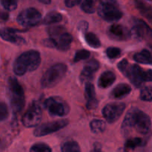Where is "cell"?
<instances>
[{"label":"cell","instance_id":"obj_1","mask_svg":"<svg viewBox=\"0 0 152 152\" xmlns=\"http://www.w3.org/2000/svg\"><path fill=\"white\" fill-rule=\"evenodd\" d=\"M151 128L150 117L138 108H132L128 111L122 126V129L125 132L134 129L137 133L143 135L149 133Z\"/></svg>","mask_w":152,"mask_h":152},{"label":"cell","instance_id":"obj_2","mask_svg":"<svg viewBox=\"0 0 152 152\" xmlns=\"http://www.w3.org/2000/svg\"><path fill=\"white\" fill-rule=\"evenodd\" d=\"M119 70L124 74L132 84L136 87H140L145 82H152V71H144L137 64L131 65L127 59H123L119 62Z\"/></svg>","mask_w":152,"mask_h":152},{"label":"cell","instance_id":"obj_3","mask_svg":"<svg viewBox=\"0 0 152 152\" xmlns=\"http://www.w3.org/2000/svg\"><path fill=\"white\" fill-rule=\"evenodd\" d=\"M41 63V56L37 50H28L18 56L13 63V72L18 76H22L27 72H31L38 68Z\"/></svg>","mask_w":152,"mask_h":152},{"label":"cell","instance_id":"obj_4","mask_svg":"<svg viewBox=\"0 0 152 152\" xmlns=\"http://www.w3.org/2000/svg\"><path fill=\"white\" fill-rule=\"evenodd\" d=\"M50 39L44 42L48 47L56 48L62 51L68 50L73 41L71 34L65 31V28L61 26L51 27L48 30Z\"/></svg>","mask_w":152,"mask_h":152},{"label":"cell","instance_id":"obj_5","mask_svg":"<svg viewBox=\"0 0 152 152\" xmlns=\"http://www.w3.org/2000/svg\"><path fill=\"white\" fill-rule=\"evenodd\" d=\"M7 92L13 112L14 114L20 112L25 106V96L23 88L16 79L13 77L9 78Z\"/></svg>","mask_w":152,"mask_h":152},{"label":"cell","instance_id":"obj_6","mask_svg":"<svg viewBox=\"0 0 152 152\" xmlns=\"http://www.w3.org/2000/svg\"><path fill=\"white\" fill-rule=\"evenodd\" d=\"M66 65L56 63L52 65L43 74L41 79V85L44 88H50L59 84L65 77L67 72Z\"/></svg>","mask_w":152,"mask_h":152},{"label":"cell","instance_id":"obj_7","mask_svg":"<svg viewBox=\"0 0 152 152\" xmlns=\"http://www.w3.org/2000/svg\"><path fill=\"white\" fill-rule=\"evenodd\" d=\"M44 105L49 114L52 116L64 117L70 111V108L67 102L56 96L48 98L45 101Z\"/></svg>","mask_w":152,"mask_h":152},{"label":"cell","instance_id":"obj_8","mask_svg":"<svg viewBox=\"0 0 152 152\" xmlns=\"http://www.w3.org/2000/svg\"><path fill=\"white\" fill-rule=\"evenodd\" d=\"M41 13L34 7L23 10L17 16L18 23L24 27L35 26L41 22Z\"/></svg>","mask_w":152,"mask_h":152},{"label":"cell","instance_id":"obj_9","mask_svg":"<svg viewBox=\"0 0 152 152\" xmlns=\"http://www.w3.org/2000/svg\"><path fill=\"white\" fill-rule=\"evenodd\" d=\"M42 109L37 102H34L22 117V124L27 128L35 127L39 125L42 119Z\"/></svg>","mask_w":152,"mask_h":152},{"label":"cell","instance_id":"obj_10","mask_svg":"<svg viewBox=\"0 0 152 152\" xmlns=\"http://www.w3.org/2000/svg\"><path fill=\"white\" fill-rule=\"evenodd\" d=\"M98 15L107 22H116L123 17V12L117 7V4L101 3L97 8Z\"/></svg>","mask_w":152,"mask_h":152},{"label":"cell","instance_id":"obj_11","mask_svg":"<svg viewBox=\"0 0 152 152\" xmlns=\"http://www.w3.org/2000/svg\"><path fill=\"white\" fill-rule=\"evenodd\" d=\"M68 124V120H58L50 123H44L36 128L34 132V135L37 137L46 136L61 130Z\"/></svg>","mask_w":152,"mask_h":152},{"label":"cell","instance_id":"obj_12","mask_svg":"<svg viewBox=\"0 0 152 152\" xmlns=\"http://www.w3.org/2000/svg\"><path fill=\"white\" fill-rule=\"evenodd\" d=\"M126 105L123 102H114L105 105L102 109V115L108 123H114L124 112Z\"/></svg>","mask_w":152,"mask_h":152},{"label":"cell","instance_id":"obj_13","mask_svg":"<svg viewBox=\"0 0 152 152\" xmlns=\"http://www.w3.org/2000/svg\"><path fill=\"white\" fill-rule=\"evenodd\" d=\"M132 32L137 38L143 40H152V29L142 19L134 18Z\"/></svg>","mask_w":152,"mask_h":152},{"label":"cell","instance_id":"obj_14","mask_svg":"<svg viewBox=\"0 0 152 152\" xmlns=\"http://www.w3.org/2000/svg\"><path fill=\"white\" fill-rule=\"evenodd\" d=\"M108 35L110 38L117 41H126L131 37V31L127 28L120 24H113L108 30Z\"/></svg>","mask_w":152,"mask_h":152},{"label":"cell","instance_id":"obj_15","mask_svg":"<svg viewBox=\"0 0 152 152\" xmlns=\"http://www.w3.org/2000/svg\"><path fill=\"white\" fill-rule=\"evenodd\" d=\"M99 68V62L96 59H92L89 60L85 65L84 68L81 72L80 76V81L82 83L88 82L93 79L94 73L96 72Z\"/></svg>","mask_w":152,"mask_h":152},{"label":"cell","instance_id":"obj_16","mask_svg":"<svg viewBox=\"0 0 152 152\" xmlns=\"http://www.w3.org/2000/svg\"><path fill=\"white\" fill-rule=\"evenodd\" d=\"M85 96H86V106L89 110L94 109L98 105V100L96 97V92H95L94 86L92 83H86L85 87Z\"/></svg>","mask_w":152,"mask_h":152},{"label":"cell","instance_id":"obj_17","mask_svg":"<svg viewBox=\"0 0 152 152\" xmlns=\"http://www.w3.org/2000/svg\"><path fill=\"white\" fill-rule=\"evenodd\" d=\"M1 37L5 41L16 45H21L25 42V39L17 34V31L13 28H5L1 29Z\"/></svg>","mask_w":152,"mask_h":152},{"label":"cell","instance_id":"obj_18","mask_svg":"<svg viewBox=\"0 0 152 152\" xmlns=\"http://www.w3.org/2000/svg\"><path fill=\"white\" fill-rule=\"evenodd\" d=\"M132 88L129 85L126 83H120L111 91L110 96L112 99H121L128 96L130 94Z\"/></svg>","mask_w":152,"mask_h":152},{"label":"cell","instance_id":"obj_19","mask_svg":"<svg viewBox=\"0 0 152 152\" xmlns=\"http://www.w3.org/2000/svg\"><path fill=\"white\" fill-rule=\"evenodd\" d=\"M116 80V75L111 71L102 73L98 80V86L100 88H108L112 86Z\"/></svg>","mask_w":152,"mask_h":152},{"label":"cell","instance_id":"obj_20","mask_svg":"<svg viewBox=\"0 0 152 152\" xmlns=\"http://www.w3.org/2000/svg\"><path fill=\"white\" fill-rule=\"evenodd\" d=\"M134 59L139 63L152 65V53L147 49H144L142 51L135 53Z\"/></svg>","mask_w":152,"mask_h":152},{"label":"cell","instance_id":"obj_21","mask_svg":"<svg viewBox=\"0 0 152 152\" xmlns=\"http://www.w3.org/2000/svg\"><path fill=\"white\" fill-rule=\"evenodd\" d=\"M62 19V15L57 11H50L48 13L43 19L45 25H51L61 22Z\"/></svg>","mask_w":152,"mask_h":152},{"label":"cell","instance_id":"obj_22","mask_svg":"<svg viewBox=\"0 0 152 152\" xmlns=\"http://www.w3.org/2000/svg\"><path fill=\"white\" fill-rule=\"evenodd\" d=\"M136 5L142 15L148 19L152 18V7L141 0H136Z\"/></svg>","mask_w":152,"mask_h":152},{"label":"cell","instance_id":"obj_23","mask_svg":"<svg viewBox=\"0 0 152 152\" xmlns=\"http://www.w3.org/2000/svg\"><path fill=\"white\" fill-rule=\"evenodd\" d=\"M85 40L87 44L93 48H99L101 46V42L97 36L91 32L86 33L85 34Z\"/></svg>","mask_w":152,"mask_h":152},{"label":"cell","instance_id":"obj_24","mask_svg":"<svg viewBox=\"0 0 152 152\" xmlns=\"http://www.w3.org/2000/svg\"><path fill=\"white\" fill-rule=\"evenodd\" d=\"M91 130L94 134L102 133L105 130V122L101 120H93L90 123Z\"/></svg>","mask_w":152,"mask_h":152},{"label":"cell","instance_id":"obj_25","mask_svg":"<svg viewBox=\"0 0 152 152\" xmlns=\"http://www.w3.org/2000/svg\"><path fill=\"white\" fill-rule=\"evenodd\" d=\"M96 0H82L81 9L86 13H93L96 10Z\"/></svg>","mask_w":152,"mask_h":152},{"label":"cell","instance_id":"obj_26","mask_svg":"<svg viewBox=\"0 0 152 152\" xmlns=\"http://www.w3.org/2000/svg\"><path fill=\"white\" fill-rule=\"evenodd\" d=\"M61 151L63 152H77L80 151L79 144L75 141H67L61 145Z\"/></svg>","mask_w":152,"mask_h":152},{"label":"cell","instance_id":"obj_27","mask_svg":"<svg viewBox=\"0 0 152 152\" xmlns=\"http://www.w3.org/2000/svg\"><path fill=\"white\" fill-rule=\"evenodd\" d=\"M143 145V140L142 138L139 137H134L128 140L126 142L125 147L129 149H134L137 147L141 146Z\"/></svg>","mask_w":152,"mask_h":152},{"label":"cell","instance_id":"obj_28","mask_svg":"<svg viewBox=\"0 0 152 152\" xmlns=\"http://www.w3.org/2000/svg\"><path fill=\"white\" fill-rule=\"evenodd\" d=\"M140 97L142 101H145V102L152 101V87L145 86L143 88H142Z\"/></svg>","mask_w":152,"mask_h":152},{"label":"cell","instance_id":"obj_29","mask_svg":"<svg viewBox=\"0 0 152 152\" xmlns=\"http://www.w3.org/2000/svg\"><path fill=\"white\" fill-rule=\"evenodd\" d=\"M51 148L45 143H37L34 144L31 148H30V151L31 152H50L51 151Z\"/></svg>","mask_w":152,"mask_h":152},{"label":"cell","instance_id":"obj_30","mask_svg":"<svg viewBox=\"0 0 152 152\" xmlns=\"http://www.w3.org/2000/svg\"><path fill=\"white\" fill-rule=\"evenodd\" d=\"M91 53L87 50H80L76 52L75 56L74 57V62H80L81 60H84V59H88L90 57Z\"/></svg>","mask_w":152,"mask_h":152},{"label":"cell","instance_id":"obj_31","mask_svg":"<svg viewBox=\"0 0 152 152\" xmlns=\"http://www.w3.org/2000/svg\"><path fill=\"white\" fill-rule=\"evenodd\" d=\"M1 3L5 10L12 11L17 7L18 0H1Z\"/></svg>","mask_w":152,"mask_h":152},{"label":"cell","instance_id":"obj_32","mask_svg":"<svg viewBox=\"0 0 152 152\" xmlns=\"http://www.w3.org/2000/svg\"><path fill=\"white\" fill-rule=\"evenodd\" d=\"M105 53L109 59H116L121 55V50L118 48L109 47L105 50Z\"/></svg>","mask_w":152,"mask_h":152},{"label":"cell","instance_id":"obj_33","mask_svg":"<svg viewBox=\"0 0 152 152\" xmlns=\"http://www.w3.org/2000/svg\"><path fill=\"white\" fill-rule=\"evenodd\" d=\"M8 108L4 102H1L0 103V120L3 122L8 117Z\"/></svg>","mask_w":152,"mask_h":152},{"label":"cell","instance_id":"obj_34","mask_svg":"<svg viewBox=\"0 0 152 152\" xmlns=\"http://www.w3.org/2000/svg\"><path fill=\"white\" fill-rule=\"evenodd\" d=\"M82 0H64V3L68 7H73L81 2Z\"/></svg>","mask_w":152,"mask_h":152},{"label":"cell","instance_id":"obj_35","mask_svg":"<svg viewBox=\"0 0 152 152\" xmlns=\"http://www.w3.org/2000/svg\"><path fill=\"white\" fill-rule=\"evenodd\" d=\"M88 28V23L86 21H83L82 22H80V25H79L78 28L79 29L82 30V31H85V30L87 29Z\"/></svg>","mask_w":152,"mask_h":152},{"label":"cell","instance_id":"obj_36","mask_svg":"<svg viewBox=\"0 0 152 152\" xmlns=\"http://www.w3.org/2000/svg\"><path fill=\"white\" fill-rule=\"evenodd\" d=\"M101 3L103 4H117V0H99Z\"/></svg>","mask_w":152,"mask_h":152},{"label":"cell","instance_id":"obj_37","mask_svg":"<svg viewBox=\"0 0 152 152\" xmlns=\"http://www.w3.org/2000/svg\"><path fill=\"white\" fill-rule=\"evenodd\" d=\"M7 18H8V14L7 13H1V19L2 20H7Z\"/></svg>","mask_w":152,"mask_h":152},{"label":"cell","instance_id":"obj_38","mask_svg":"<svg viewBox=\"0 0 152 152\" xmlns=\"http://www.w3.org/2000/svg\"><path fill=\"white\" fill-rule=\"evenodd\" d=\"M38 1L45 4H48L51 2V0H38Z\"/></svg>","mask_w":152,"mask_h":152},{"label":"cell","instance_id":"obj_39","mask_svg":"<svg viewBox=\"0 0 152 152\" xmlns=\"http://www.w3.org/2000/svg\"><path fill=\"white\" fill-rule=\"evenodd\" d=\"M148 1H151V0H148Z\"/></svg>","mask_w":152,"mask_h":152}]
</instances>
